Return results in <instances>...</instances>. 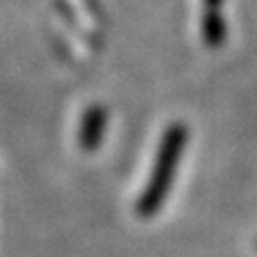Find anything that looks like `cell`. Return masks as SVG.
<instances>
[{
	"label": "cell",
	"instance_id": "cell-1",
	"mask_svg": "<svg viewBox=\"0 0 257 257\" xmlns=\"http://www.w3.org/2000/svg\"><path fill=\"white\" fill-rule=\"evenodd\" d=\"M187 140H189V131L182 122H174L165 128L163 138H161L159 152H157V161L152 165V174L146 182V189H144L138 206H135L140 216H152L161 210L167 193H170L172 182L176 178V170L180 165Z\"/></svg>",
	"mask_w": 257,
	"mask_h": 257
},
{
	"label": "cell",
	"instance_id": "cell-2",
	"mask_svg": "<svg viewBox=\"0 0 257 257\" xmlns=\"http://www.w3.org/2000/svg\"><path fill=\"white\" fill-rule=\"evenodd\" d=\"M199 32H202L204 45L210 50H219L227 43V22L221 9H202Z\"/></svg>",
	"mask_w": 257,
	"mask_h": 257
},
{
	"label": "cell",
	"instance_id": "cell-3",
	"mask_svg": "<svg viewBox=\"0 0 257 257\" xmlns=\"http://www.w3.org/2000/svg\"><path fill=\"white\" fill-rule=\"evenodd\" d=\"M107 124V111L103 107H90L86 111L82 120V128H79V144L86 150H94L103 140Z\"/></svg>",
	"mask_w": 257,
	"mask_h": 257
},
{
	"label": "cell",
	"instance_id": "cell-4",
	"mask_svg": "<svg viewBox=\"0 0 257 257\" xmlns=\"http://www.w3.org/2000/svg\"><path fill=\"white\" fill-rule=\"evenodd\" d=\"M225 0H202V7L204 9H223Z\"/></svg>",
	"mask_w": 257,
	"mask_h": 257
}]
</instances>
